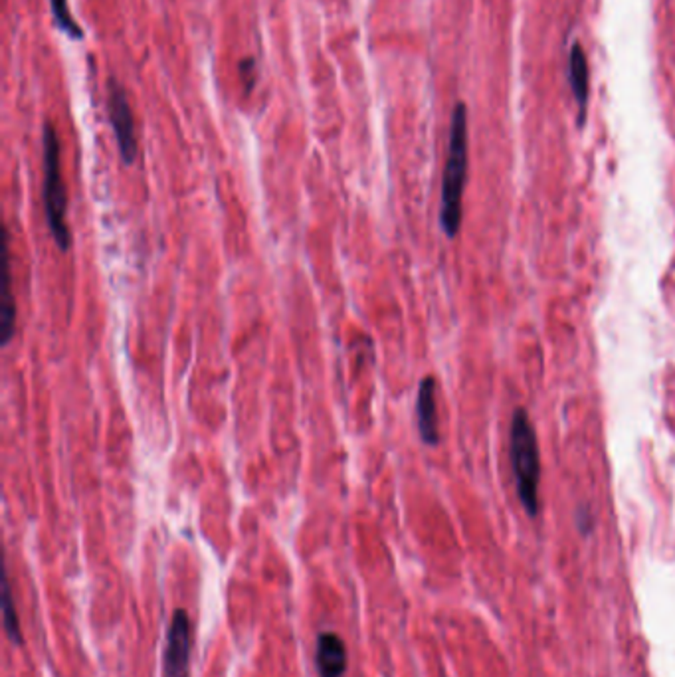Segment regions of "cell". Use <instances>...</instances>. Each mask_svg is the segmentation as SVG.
<instances>
[{"mask_svg": "<svg viewBox=\"0 0 675 677\" xmlns=\"http://www.w3.org/2000/svg\"><path fill=\"white\" fill-rule=\"evenodd\" d=\"M467 177V109L458 104L451 114L446 167L442 177L440 226L448 238H456L464 210V188Z\"/></svg>", "mask_w": 675, "mask_h": 677, "instance_id": "cell-1", "label": "cell"}, {"mask_svg": "<svg viewBox=\"0 0 675 677\" xmlns=\"http://www.w3.org/2000/svg\"><path fill=\"white\" fill-rule=\"evenodd\" d=\"M509 458L515 474L519 501L525 508L527 516L535 517L539 513L541 458L535 428L525 408H517L511 418Z\"/></svg>", "mask_w": 675, "mask_h": 677, "instance_id": "cell-2", "label": "cell"}, {"mask_svg": "<svg viewBox=\"0 0 675 677\" xmlns=\"http://www.w3.org/2000/svg\"><path fill=\"white\" fill-rule=\"evenodd\" d=\"M42 157H44V209L48 228L59 250L67 252L72 246L70 226H67V194L62 167H59V139L50 122H46L42 130Z\"/></svg>", "mask_w": 675, "mask_h": 677, "instance_id": "cell-3", "label": "cell"}, {"mask_svg": "<svg viewBox=\"0 0 675 677\" xmlns=\"http://www.w3.org/2000/svg\"><path fill=\"white\" fill-rule=\"evenodd\" d=\"M107 115L111 130H114L119 155H122L125 165H133L137 161V155H139L135 117L130 98H127V91L115 78L107 80Z\"/></svg>", "mask_w": 675, "mask_h": 677, "instance_id": "cell-4", "label": "cell"}, {"mask_svg": "<svg viewBox=\"0 0 675 677\" xmlns=\"http://www.w3.org/2000/svg\"><path fill=\"white\" fill-rule=\"evenodd\" d=\"M191 664V620L184 610H175L167 630L162 677H189Z\"/></svg>", "mask_w": 675, "mask_h": 677, "instance_id": "cell-5", "label": "cell"}, {"mask_svg": "<svg viewBox=\"0 0 675 677\" xmlns=\"http://www.w3.org/2000/svg\"><path fill=\"white\" fill-rule=\"evenodd\" d=\"M416 424L420 438L426 445L440 444V426H438V405H436V379L424 376L418 387L416 397Z\"/></svg>", "mask_w": 675, "mask_h": 677, "instance_id": "cell-6", "label": "cell"}, {"mask_svg": "<svg viewBox=\"0 0 675 677\" xmlns=\"http://www.w3.org/2000/svg\"><path fill=\"white\" fill-rule=\"evenodd\" d=\"M315 670L319 677H343L347 672V648L337 634L323 632L315 649Z\"/></svg>", "mask_w": 675, "mask_h": 677, "instance_id": "cell-7", "label": "cell"}, {"mask_svg": "<svg viewBox=\"0 0 675 677\" xmlns=\"http://www.w3.org/2000/svg\"><path fill=\"white\" fill-rule=\"evenodd\" d=\"M569 80L580 109V123H583L586 115V101H588V64H586L585 50L580 44H575L570 50Z\"/></svg>", "mask_w": 675, "mask_h": 677, "instance_id": "cell-8", "label": "cell"}, {"mask_svg": "<svg viewBox=\"0 0 675 677\" xmlns=\"http://www.w3.org/2000/svg\"><path fill=\"white\" fill-rule=\"evenodd\" d=\"M4 252V286H3V302H0V315H3V342L8 345L16 331V303L12 294V276H11V250H8V230L4 228L3 240Z\"/></svg>", "mask_w": 675, "mask_h": 677, "instance_id": "cell-9", "label": "cell"}, {"mask_svg": "<svg viewBox=\"0 0 675 677\" xmlns=\"http://www.w3.org/2000/svg\"><path fill=\"white\" fill-rule=\"evenodd\" d=\"M50 8H52L54 22H56V27L59 28V32H64L66 36L72 38V40L83 38V30L72 16L70 3H67V0H50Z\"/></svg>", "mask_w": 675, "mask_h": 677, "instance_id": "cell-10", "label": "cell"}, {"mask_svg": "<svg viewBox=\"0 0 675 677\" xmlns=\"http://www.w3.org/2000/svg\"><path fill=\"white\" fill-rule=\"evenodd\" d=\"M3 620H4L6 636L11 638V642H14V644H22V632H20V624H19V614H16V608H14L11 582H8L6 577H4V582H3Z\"/></svg>", "mask_w": 675, "mask_h": 677, "instance_id": "cell-11", "label": "cell"}]
</instances>
